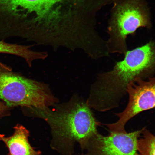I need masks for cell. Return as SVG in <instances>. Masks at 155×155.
I'll list each match as a JSON object with an SVG mask.
<instances>
[{
	"label": "cell",
	"mask_w": 155,
	"mask_h": 155,
	"mask_svg": "<svg viewBox=\"0 0 155 155\" xmlns=\"http://www.w3.org/2000/svg\"><path fill=\"white\" fill-rule=\"evenodd\" d=\"M0 99L11 108L43 110L59 103L49 85L28 78L0 61Z\"/></svg>",
	"instance_id": "obj_3"
},
{
	"label": "cell",
	"mask_w": 155,
	"mask_h": 155,
	"mask_svg": "<svg viewBox=\"0 0 155 155\" xmlns=\"http://www.w3.org/2000/svg\"><path fill=\"white\" fill-rule=\"evenodd\" d=\"M0 53L10 54L24 59L29 67H31L35 61L44 60L48 57L47 52L34 51L30 46L7 43L0 40Z\"/></svg>",
	"instance_id": "obj_9"
},
{
	"label": "cell",
	"mask_w": 155,
	"mask_h": 155,
	"mask_svg": "<svg viewBox=\"0 0 155 155\" xmlns=\"http://www.w3.org/2000/svg\"><path fill=\"white\" fill-rule=\"evenodd\" d=\"M110 27V38L106 44L108 53L125 54L126 38L137 29L150 24L146 7L141 0H123L115 6Z\"/></svg>",
	"instance_id": "obj_4"
},
{
	"label": "cell",
	"mask_w": 155,
	"mask_h": 155,
	"mask_svg": "<svg viewBox=\"0 0 155 155\" xmlns=\"http://www.w3.org/2000/svg\"><path fill=\"white\" fill-rule=\"evenodd\" d=\"M142 130L130 133L110 131L107 136L98 133L91 139L86 150L89 155H136Z\"/></svg>",
	"instance_id": "obj_6"
},
{
	"label": "cell",
	"mask_w": 155,
	"mask_h": 155,
	"mask_svg": "<svg viewBox=\"0 0 155 155\" xmlns=\"http://www.w3.org/2000/svg\"><path fill=\"white\" fill-rule=\"evenodd\" d=\"M154 41L129 50L111 70L100 73L91 85L86 100L91 108L106 112L117 108L127 94L128 85L137 78L153 77L155 70Z\"/></svg>",
	"instance_id": "obj_1"
},
{
	"label": "cell",
	"mask_w": 155,
	"mask_h": 155,
	"mask_svg": "<svg viewBox=\"0 0 155 155\" xmlns=\"http://www.w3.org/2000/svg\"><path fill=\"white\" fill-rule=\"evenodd\" d=\"M127 105L123 111L115 114L119 119L115 123L106 125L110 131L124 133L126 124L140 112L153 109L155 105V79L137 78L128 85Z\"/></svg>",
	"instance_id": "obj_5"
},
{
	"label": "cell",
	"mask_w": 155,
	"mask_h": 155,
	"mask_svg": "<svg viewBox=\"0 0 155 155\" xmlns=\"http://www.w3.org/2000/svg\"><path fill=\"white\" fill-rule=\"evenodd\" d=\"M53 107L52 109L32 108L27 112L47 121L54 137L61 143L72 145L77 142L81 148L86 149L91 139L98 133V123L86 101L75 94L68 101Z\"/></svg>",
	"instance_id": "obj_2"
},
{
	"label": "cell",
	"mask_w": 155,
	"mask_h": 155,
	"mask_svg": "<svg viewBox=\"0 0 155 155\" xmlns=\"http://www.w3.org/2000/svg\"><path fill=\"white\" fill-rule=\"evenodd\" d=\"M64 0H0V25H15L20 11L34 13L38 18H46L54 8Z\"/></svg>",
	"instance_id": "obj_7"
},
{
	"label": "cell",
	"mask_w": 155,
	"mask_h": 155,
	"mask_svg": "<svg viewBox=\"0 0 155 155\" xmlns=\"http://www.w3.org/2000/svg\"><path fill=\"white\" fill-rule=\"evenodd\" d=\"M143 137L138 139L136 155H155V136L145 128L143 129Z\"/></svg>",
	"instance_id": "obj_10"
},
{
	"label": "cell",
	"mask_w": 155,
	"mask_h": 155,
	"mask_svg": "<svg viewBox=\"0 0 155 155\" xmlns=\"http://www.w3.org/2000/svg\"><path fill=\"white\" fill-rule=\"evenodd\" d=\"M13 134L9 137L0 134V140L4 143L9 150L8 155H41L31 146L28 140L29 132L23 126L14 127Z\"/></svg>",
	"instance_id": "obj_8"
},
{
	"label": "cell",
	"mask_w": 155,
	"mask_h": 155,
	"mask_svg": "<svg viewBox=\"0 0 155 155\" xmlns=\"http://www.w3.org/2000/svg\"><path fill=\"white\" fill-rule=\"evenodd\" d=\"M11 109L4 102L0 101V117L9 115Z\"/></svg>",
	"instance_id": "obj_11"
}]
</instances>
